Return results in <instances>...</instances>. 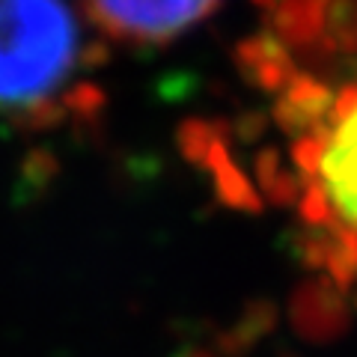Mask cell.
<instances>
[{
    "label": "cell",
    "instance_id": "6da1fadb",
    "mask_svg": "<svg viewBox=\"0 0 357 357\" xmlns=\"http://www.w3.org/2000/svg\"><path fill=\"white\" fill-rule=\"evenodd\" d=\"M238 42L248 96L199 167L238 206L286 218L312 274L357 295V0H253Z\"/></svg>",
    "mask_w": 357,
    "mask_h": 357
},
{
    "label": "cell",
    "instance_id": "7a4b0ae2",
    "mask_svg": "<svg viewBox=\"0 0 357 357\" xmlns=\"http://www.w3.org/2000/svg\"><path fill=\"white\" fill-rule=\"evenodd\" d=\"M93 45L66 0H0V122L54 128L96 110Z\"/></svg>",
    "mask_w": 357,
    "mask_h": 357
},
{
    "label": "cell",
    "instance_id": "3957f363",
    "mask_svg": "<svg viewBox=\"0 0 357 357\" xmlns=\"http://www.w3.org/2000/svg\"><path fill=\"white\" fill-rule=\"evenodd\" d=\"M223 0H81L86 24L126 48H161L215 15Z\"/></svg>",
    "mask_w": 357,
    "mask_h": 357
}]
</instances>
